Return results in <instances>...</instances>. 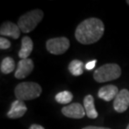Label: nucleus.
<instances>
[{
    "label": "nucleus",
    "mask_w": 129,
    "mask_h": 129,
    "mask_svg": "<svg viewBox=\"0 0 129 129\" xmlns=\"http://www.w3.org/2000/svg\"><path fill=\"white\" fill-rule=\"evenodd\" d=\"M34 70V62L31 59H22L19 61L17 70L15 71L14 76L17 79L26 78L31 74Z\"/></svg>",
    "instance_id": "6e6552de"
},
{
    "label": "nucleus",
    "mask_w": 129,
    "mask_h": 129,
    "mask_svg": "<svg viewBox=\"0 0 129 129\" xmlns=\"http://www.w3.org/2000/svg\"><path fill=\"white\" fill-rule=\"evenodd\" d=\"M15 62L11 57H6L2 60L0 70L3 74H9L14 71Z\"/></svg>",
    "instance_id": "2eb2a0df"
},
{
    "label": "nucleus",
    "mask_w": 129,
    "mask_h": 129,
    "mask_svg": "<svg viewBox=\"0 0 129 129\" xmlns=\"http://www.w3.org/2000/svg\"><path fill=\"white\" fill-rule=\"evenodd\" d=\"M70 47V40L66 37H58L50 39L46 42V49L53 55H62Z\"/></svg>",
    "instance_id": "39448f33"
},
{
    "label": "nucleus",
    "mask_w": 129,
    "mask_h": 129,
    "mask_svg": "<svg viewBox=\"0 0 129 129\" xmlns=\"http://www.w3.org/2000/svg\"><path fill=\"white\" fill-rule=\"evenodd\" d=\"M82 129H111V128H107V127H94V126H88V127H86Z\"/></svg>",
    "instance_id": "6ab92c4d"
},
{
    "label": "nucleus",
    "mask_w": 129,
    "mask_h": 129,
    "mask_svg": "<svg viewBox=\"0 0 129 129\" xmlns=\"http://www.w3.org/2000/svg\"><path fill=\"white\" fill-rule=\"evenodd\" d=\"M84 68H86L84 66V63L79 60H73L71 61L68 66L70 73L75 76H79L83 74Z\"/></svg>",
    "instance_id": "4468645a"
},
{
    "label": "nucleus",
    "mask_w": 129,
    "mask_h": 129,
    "mask_svg": "<svg viewBox=\"0 0 129 129\" xmlns=\"http://www.w3.org/2000/svg\"><path fill=\"white\" fill-rule=\"evenodd\" d=\"M127 129H129V124H128V126L127 127Z\"/></svg>",
    "instance_id": "4be33fe9"
},
{
    "label": "nucleus",
    "mask_w": 129,
    "mask_h": 129,
    "mask_svg": "<svg viewBox=\"0 0 129 129\" xmlns=\"http://www.w3.org/2000/svg\"><path fill=\"white\" fill-rule=\"evenodd\" d=\"M113 107L117 112L122 113L127 110L129 107V91L127 89H122L119 91L117 96L113 102Z\"/></svg>",
    "instance_id": "0eeeda50"
},
{
    "label": "nucleus",
    "mask_w": 129,
    "mask_h": 129,
    "mask_svg": "<svg viewBox=\"0 0 129 129\" xmlns=\"http://www.w3.org/2000/svg\"><path fill=\"white\" fill-rule=\"evenodd\" d=\"M44 18V13L40 9H34L22 15L18 21L20 30L23 33H29L37 27Z\"/></svg>",
    "instance_id": "20e7f679"
},
{
    "label": "nucleus",
    "mask_w": 129,
    "mask_h": 129,
    "mask_svg": "<svg viewBox=\"0 0 129 129\" xmlns=\"http://www.w3.org/2000/svg\"><path fill=\"white\" fill-rule=\"evenodd\" d=\"M20 32L21 30H20L19 25L10 21L3 23L1 28H0V35L2 36H9L14 40L19 38Z\"/></svg>",
    "instance_id": "1a4fd4ad"
},
{
    "label": "nucleus",
    "mask_w": 129,
    "mask_h": 129,
    "mask_svg": "<svg viewBox=\"0 0 129 129\" xmlns=\"http://www.w3.org/2000/svg\"><path fill=\"white\" fill-rule=\"evenodd\" d=\"M21 42V49L19 52V56L21 58V60L22 59H28L33 50V41L29 36H24L22 38Z\"/></svg>",
    "instance_id": "ddd939ff"
},
{
    "label": "nucleus",
    "mask_w": 129,
    "mask_h": 129,
    "mask_svg": "<svg viewBox=\"0 0 129 129\" xmlns=\"http://www.w3.org/2000/svg\"><path fill=\"white\" fill-rule=\"evenodd\" d=\"M84 102V107L86 111V114L89 118L95 119L98 117V112L95 107V102L94 97L91 95H87L84 97L83 100Z\"/></svg>",
    "instance_id": "f8f14e48"
},
{
    "label": "nucleus",
    "mask_w": 129,
    "mask_h": 129,
    "mask_svg": "<svg viewBox=\"0 0 129 129\" xmlns=\"http://www.w3.org/2000/svg\"><path fill=\"white\" fill-rule=\"evenodd\" d=\"M127 4L129 5V0H127Z\"/></svg>",
    "instance_id": "412c9836"
},
{
    "label": "nucleus",
    "mask_w": 129,
    "mask_h": 129,
    "mask_svg": "<svg viewBox=\"0 0 129 129\" xmlns=\"http://www.w3.org/2000/svg\"><path fill=\"white\" fill-rule=\"evenodd\" d=\"M96 60H91V61H89L88 63L86 64V70L87 71H91L92 69H94L95 66H96Z\"/></svg>",
    "instance_id": "a211bd4d"
},
{
    "label": "nucleus",
    "mask_w": 129,
    "mask_h": 129,
    "mask_svg": "<svg viewBox=\"0 0 129 129\" xmlns=\"http://www.w3.org/2000/svg\"><path fill=\"white\" fill-rule=\"evenodd\" d=\"M118 88L114 85H107V86H102L98 91V97L101 99L106 101V102H111L114 100L116 96H117Z\"/></svg>",
    "instance_id": "9b49d317"
},
{
    "label": "nucleus",
    "mask_w": 129,
    "mask_h": 129,
    "mask_svg": "<svg viewBox=\"0 0 129 129\" xmlns=\"http://www.w3.org/2000/svg\"><path fill=\"white\" fill-rule=\"evenodd\" d=\"M42 93V88L35 82H22L17 85L14 89L15 96L17 100L30 101L39 97Z\"/></svg>",
    "instance_id": "f03ea898"
},
{
    "label": "nucleus",
    "mask_w": 129,
    "mask_h": 129,
    "mask_svg": "<svg viewBox=\"0 0 129 129\" xmlns=\"http://www.w3.org/2000/svg\"><path fill=\"white\" fill-rule=\"evenodd\" d=\"M61 112L64 116L74 119H81L86 115V111L80 103H71L70 105L64 106L61 109Z\"/></svg>",
    "instance_id": "423d86ee"
},
{
    "label": "nucleus",
    "mask_w": 129,
    "mask_h": 129,
    "mask_svg": "<svg viewBox=\"0 0 129 129\" xmlns=\"http://www.w3.org/2000/svg\"><path fill=\"white\" fill-rule=\"evenodd\" d=\"M73 99V95L69 91H63L56 94L55 101L60 104H69Z\"/></svg>",
    "instance_id": "dca6fc26"
},
{
    "label": "nucleus",
    "mask_w": 129,
    "mask_h": 129,
    "mask_svg": "<svg viewBox=\"0 0 129 129\" xmlns=\"http://www.w3.org/2000/svg\"><path fill=\"white\" fill-rule=\"evenodd\" d=\"M104 31L105 26L102 20L97 18H89L77 26L75 36L82 45H91L102 37Z\"/></svg>",
    "instance_id": "f257e3e1"
},
{
    "label": "nucleus",
    "mask_w": 129,
    "mask_h": 129,
    "mask_svg": "<svg viewBox=\"0 0 129 129\" xmlns=\"http://www.w3.org/2000/svg\"><path fill=\"white\" fill-rule=\"evenodd\" d=\"M10 46H11V43L9 40L4 37L0 38V49L1 50H7L10 48Z\"/></svg>",
    "instance_id": "f3484780"
},
{
    "label": "nucleus",
    "mask_w": 129,
    "mask_h": 129,
    "mask_svg": "<svg viewBox=\"0 0 129 129\" xmlns=\"http://www.w3.org/2000/svg\"><path fill=\"white\" fill-rule=\"evenodd\" d=\"M122 74V70L117 64L111 63L100 66L94 71V80L99 83L114 81L119 78Z\"/></svg>",
    "instance_id": "7ed1b4c3"
},
{
    "label": "nucleus",
    "mask_w": 129,
    "mask_h": 129,
    "mask_svg": "<svg viewBox=\"0 0 129 129\" xmlns=\"http://www.w3.org/2000/svg\"><path fill=\"white\" fill-rule=\"evenodd\" d=\"M29 129H45L42 126L39 125V124H33L29 127Z\"/></svg>",
    "instance_id": "aec40b11"
},
{
    "label": "nucleus",
    "mask_w": 129,
    "mask_h": 129,
    "mask_svg": "<svg viewBox=\"0 0 129 129\" xmlns=\"http://www.w3.org/2000/svg\"><path fill=\"white\" fill-rule=\"evenodd\" d=\"M27 112V107L23 101L16 100L12 103L11 108L8 112V117L11 119H17L24 116Z\"/></svg>",
    "instance_id": "9d476101"
}]
</instances>
